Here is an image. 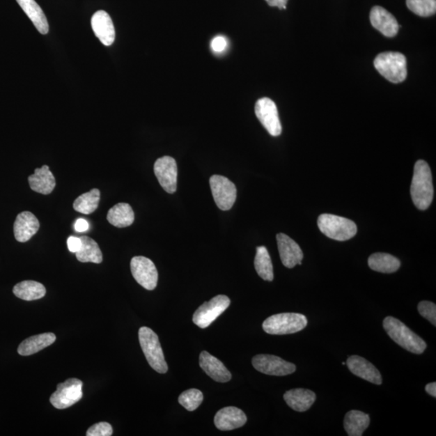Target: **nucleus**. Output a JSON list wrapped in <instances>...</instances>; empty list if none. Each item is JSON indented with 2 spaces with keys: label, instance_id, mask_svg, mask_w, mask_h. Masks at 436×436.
I'll return each mask as SVG.
<instances>
[{
  "label": "nucleus",
  "instance_id": "1a4fd4ad",
  "mask_svg": "<svg viewBox=\"0 0 436 436\" xmlns=\"http://www.w3.org/2000/svg\"><path fill=\"white\" fill-rule=\"evenodd\" d=\"M212 196L221 210H230L237 198V189L234 182L226 177L215 175L210 180Z\"/></svg>",
  "mask_w": 436,
  "mask_h": 436
},
{
  "label": "nucleus",
  "instance_id": "4be33fe9",
  "mask_svg": "<svg viewBox=\"0 0 436 436\" xmlns=\"http://www.w3.org/2000/svg\"><path fill=\"white\" fill-rule=\"evenodd\" d=\"M28 180L31 189L43 195L52 194L56 186L54 176L47 165L35 170Z\"/></svg>",
  "mask_w": 436,
  "mask_h": 436
},
{
  "label": "nucleus",
  "instance_id": "aec40b11",
  "mask_svg": "<svg viewBox=\"0 0 436 436\" xmlns=\"http://www.w3.org/2000/svg\"><path fill=\"white\" fill-rule=\"evenodd\" d=\"M200 366L203 371L215 382L226 383L230 382L232 378L231 373L225 365L208 352L201 353Z\"/></svg>",
  "mask_w": 436,
  "mask_h": 436
},
{
  "label": "nucleus",
  "instance_id": "0eeeda50",
  "mask_svg": "<svg viewBox=\"0 0 436 436\" xmlns=\"http://www.w3.org/2000/svg\"><path fill=\"white\" fill-rule=\"evenodd\" d=\"M83 382L77 378H70L58 384L57 390L50 397L55 408L63 410L72 407L83 398Z\"/></svg>",
  "mask_w": 436,
  "mask_h": 436
},
{
  "label": "nucleus",
  "instance_id": "2f4dec72",
  "mask_svg": "<svg viewBox=\"0 0 436 436\" xmlns=\"http://www.w3.org/2000/svg\"><path fill=\"white\" fill-rule=\"evenodd\" d=\"M407 6L422 17L433 16L436 13V0H407Z\"/></svg>",
  "mask_w": 436,
  "mask_h": 436
},
{
  "label": "nucleus",
  "instance_id": "a19ab883",
  "mask_svg": "<svg viewBox=\"0 0 436 436\" xmlns=\"http://www.w3.org/2000/svg\"><path fill=\"white\" fill-rule=\"evenodd\" d=\"M343 365H346V362H343Z\"/></svg>",
  "mask_w": 436,
  "mask_h": 436
},
{
  "label": "nucleus",
  "instance_id": "ddd939ff",
  "mask_svg": "<svg viewBox=\"0 0 436 436\" xmlns=\"http://www.w3.org/2000/svg\"><path fill=\"white\" fill-rule=\"evenodd\" d=\"M154 171L162 187L170 194H175L178 176L176 160L170 156L162 157L156 160Z\"/></svg>",
  "mask_w": 436,
  "mask_h": 436
},
{
  "label": "nucleus",
  "instance_id": "20e7f679",
  "mask_svg": "<svg viewBox=\"0 0 436 436\" xmlns=\"http://www.w3.org/2000/svg\"><path fill=\"white\" fill-rule=\"evenodd\" d=\"M318 226L323 235L337 241L351 240L357 234L356 223L348 218L333 215L319 216Z\"/></svg>",
  "mask_w": 436,
  "mask_h": 436
},
{
  "label": "nucleus",
  "instance_id": "39448f33",
  "mask_svg": "<svg viewBox=\"0 0 436 436\" xmlns=\"http://www.w3.org/2000/svg\"><path fill=\"white\" fill-rule=\"evenodd\" d=\"M307 323V318L303 314L283 313L267 318L263 323V329L267 334L283 336L302 331Z\"/></svg>",
  "mask_w": 436,
  "mask_h": 436
},
{
  "label": "nucleus",
  "instance_id": "a211bd4d",
  "mask_svg": "<svg viewBox=\"0 0 436 436\" xmlns=\"http://www.w3.org/2000/svg\"><path fill=\"white\" fill-rule=\"evenodd\" d=\"M40 228V222L31 212H20L14 223V235L20 242H26L36 235Z\"/></svg>",
  "mask_w": 436,
  "mask_h": 436
},
{
  "label": "nucleus",
  "instance_id": "58836bf2",
  "mask_svg": "<svg viewBox=\"0 0 436 436\" xmlns=\"http://www.w3.org/2000/svg\"><path fill=\"white\" fill-rule=\"evenodd\" d=\"M271 7H277L280 9H286L288 0H265Z\"/></svg>",
  "mask_w": 436,
  "mask_h": 436
},
{
  "label": "nucleus",
  "instance_id": "f03ea898",
  "mask_svg": "<svg viewBox=\"0 0 436 436\" xmlns=\"http://www.w3.org/2000/svg\"><path fill=\"white\" fill-rule=\"evenodd\" d=\"M383 327L395 343L410 352L420 355L427 348V343L423 339L397 318L390 316L385 318Z\"/></svg>",
  "mask_w": 436,
  "mask_h": 436
},
{
  "label": "nucleus",
  "instance_id": "c85d7f7f",
  "mask_svg": "<svg viewBox=\"0 0 436 436\" xmlns=\"http://www.w3.org/2000/svg\"><path fill=\"white\" fill-rule=\"evenodd\" d=\"M80 238L82 240V246L79 251L75 253L77 260L81 263H102L103 255L98 242L88 236H82Z\"/></svg>",
  "mask_w": 436,
  "mask_h": 436
},
{
  "label": "nucleus",
  "instance_id": "2eb2a0df",
  "mask_svg": "<svg viewBox=\"0 0 436 436\" xmlns=\"http://www.w3.org/2000/svg\"><path fill=\"white\" fill-rule=\"evenodd\" d=\"M370 22L373 28L381 32L384 36L394 38L399 30V24L393 15L380 6H375L370 13Z\"/></svg>",
  "mask_w": 436,
  "mask_h": 436
},
{
  "label": "nucleus",
  "instance_id": "7c9ffc66",
  "mask_svg": "<svg viewBox=\"0 0 436 436\" xmlns=\"http://www.w3.org/2000/svg\"><path fill=\"white\" fill-rule=\"evenodd\" d=\"M100 192L99 189H91L78 197L74 202L73 208L75 211L84 215L93 214L99 206Z\"/></svg>",
  "mask_w": 436,
  "mask_h": 436
},
{
  "label": "nucleus",
  "instance_id": "bb28decb",
  "mask_svg": "<svg viewBox=\"0 0 436 436\" xmlns=\"http://www.w3.org/2000/svg\"><path fill=\"white\" fill-rule=\"evenodd\" d=\"M13 293L17 297L30 302L44 297L47 290L42 283L33 281H24L14 286Z\"/></svg>",
  "mask_w": 436,
  "mask_h": 436
},
{
  "label": "nucleus",
  "instance_id": "f8f14e48",
  "mask_svg": "<svg viewBox=\"0 0 436 436\" xmlns=\"http://www.w3.org/2000/svg\"><path fill=\"white\" fill-rule=\"evenodd\" d=\"M256 115L268 133L273 137L280 136L282 126L279 118L275 103L270 98H262L257 101L255 107Z\"/></svg>",
  "mask_w": 436,
  "mask_h": 436
},
{
  "label": "nucleus",
  "instance_id": "393cba45",
  "mask_svg": "<svg viewBox=\"0 0 436 436\" xmlns=\"http://www.w3.org/2000/svg\"><path fill=\"white\" fill-rule=\"evenodd\" d=\"M107 219L110 224L116 227H128L134 221V212L129 204L119 203L111 208Z\"/></svg>",
  "mask_w": 436,
  "mask_h": 436
},
{
  "label": "nucleus",
  "instance_id": "4468645a",
  "mask_svg": "<svg viewBox=\"0 0 436 436\" xmlns=\"http://www.w3.org/2000/svg\"><path fill=\"white\" fill-rule=\"evenodd\" d=\"M277 240L283 265L288 268L301 265L304 255L297 243L283 233L277 235Z\"/></svg>",
  "mask_w": 436,
  "mask_h": 436
},
{
  "label": "nucleus",
  "instance_id": "f3484780",
  "mask_svg": "<svg viewBox=\"0 0 436 436\" xmlns=\"http://www.w3.org/2000/svg\"><path fill=\"white\" fill-rule=\"evenodd\" d=\"M346 365L350 371L365 381L378 385L382 384L381 373L367 359L359 356H352L348 359Z\"/></svg>",
  "mask_w": 436,
  "mask_h": 436
},
{
  "label": "nucleus",
  "instance_id": "5701e85b",
  "mask_svg": "<svg viewBox=\"0 0 436 436\" xmlns=\"http://www.w3.org/2000/svg\"><path fill=\"white\" fill-rule=\"evenodd\" d=\"M55 341L56 336L54 333H44L29 337L20 344L18 353L23 357L31 356L52 345Z\"/></svg>",
  "mask_w": 436,
  "mask_h": 436
},
{
  "label": "nucleus",
  "instance_id": "cd10ccee",
  "mask_svg": "<svg viewBox=\"0 0 436 436\" xmlns=\"http://www.w3.org/2000/svg\"><path fill=\"white\" fill-rule=\"evenodd\" d=\"M368 263L372 270L382 273H394L400 267L398 258L387 253H375L368 258Z\"/></svg>",
  "mask_w": 436,
  "mask_h": 436
},
{
  "label": "nucleus",
  "instance_id": "6e6552de",
  "mask_svg": "<svg viewBox=\"0 0 436 436\" xmlns=\"http://www.w3.org/2000/svg\"><path fill=\"white\" fill-rule=\"evenodd\" d=\"M230 305L229 297L225 295L216 296L196 309L192 321L197 327L205 329L210 327L222 313H224Z\"/></svg>",
  "mask_w": 436,
  "mask_h": 436
},
{
  "label": "nucleus",
  "instance_id": "c756f323",
  "mask_svg": "<svg viewBox=\"0 0 436 436\" xmlns=\"http://www.w3.org/2000/svg\"><path fill=\"white\" fill-rule=\"evenodd\" d=\"M255 267L258 275L263 280L272 281L274 278L273 266L270 253L265 247L261 246L256 248L255 258Z\"/></svg>",
  "mask_w": 436,
  "mask_h": 436
},
{
  "label": "nucleus",
  "instance_id": "ea45409f",
  "mask_svg": "<svg viewBox=\"0 0 436 436\" xmlns=\"http://www.w3.org/2000/svg\"><path fill=\"white\" fill-rule=\"evenodd\" d=\"M425 390H426V392L428 393L430 395V396L436 398V383L435 382L429 383L428 384L426 385Z\"/></svg>",
  "mask_w": 436,
  "mask_h": 436
},
{
  "label": "nucleus",
  "instance_id": "7ed1b4c3",
  "mask_svg": "<svg viewBox=\"0 0 436 436\" xmlns=\"http://www.w3.org/2000/svg\"><path fill=\"white\" fill-rule=\"evenodd\" d=\"M407 59L403 54L385 52L380 54L374 60V67L389 82H403L407 76Z\"/></svg>",
  "mask_w": 436,
  "mask_h": 436
},
{
  "label": "nucleus",
  "instance_id": "a878e982",
  "mask_svg": "<svg viewBox=\"0 0 436 436\" xmlns=\"http://www.w3.org/2000/svg\"><path fill=\"white\" fill-rule=\"evenodd\" d=\"M370 418L368 414L359 410H351L344 418V429L349 436H361L368 428Z\"/></svg>",
  "mask_w": 436,
  "mask_h": 436
},
{
  "label": "nucleus",
  "instance_id": "72a5a7b5",
  "mask_svg": "<svg viewBox=\"0 0 436 436\" xmlns=\"http://www.w3.org/2000/svg\"><path fill=\"white\" fill-rule=\"evenodd\" d=\"M418 311L421 316L428 319L434 327L436 326V306L435 303L427 301L421 302L418 306Z\"/></svg>",
  "mask_w": 436,
  "mask_h": 436
},
{
  "label": "nucleus",
  "instance_id": "6ab92c4d",
  "mask_svg": "<svg viewBox=\"0 0 436 436\" xmlns=\"http://www.w3.org/2000/svg\"><path fill=\"white\" fill-rule=\"evenodd\" d=\"M247 418L242 410L235 407L223 408L215 417V424L221 430H232L242 428L247 423Z\"/></svg>",
  "mask_w": 436,
  "mask_h": 436
},
{
  "label": "nucleus",
  "instance_id": "473e14b6",
  "mask_svg": "<svg viewBox=\"0 0 436 436\" xmlns=\"http://www.w3.org/2000/svg\"><path fill=\"white\" fill-rule=\"evenodd\" d=\"M204 396L199 389H191L182 393L179 397V403L189 412H194L200 407Z\"/></svg>",
  "mask_w": 436,
  "mask_h": 436
},
{
  "label": "nucleus",
  "instance_id": "423d86ee",
  "mask_svg": "<svg viewBox=\"0 0 436 436\" xmlns=\"http://www.w3.org/2000/svg\"><path fill=\"white\" fill-rule=\"evenodd\" d=\"M139 337L141 348L150 367L162 374L169 371L163 349L156 333L151 329L143 327L139 329Z\"/></svg>",
  "mask_w": 436,
  "mask_h": 436
},
{
  "label": "nucleus",
  "instance_id": "f704fd0d",
  "mask_svg": "<svg viewBox=\"0 0 436 436\" xmlns=\"http://www.w3.org/2000/svg\"><path fill=\"white\" fill-rule=\"evenodd\" d=\"M114 433L113 427L107 422H100L88 430V436H111Z\"/></svg>",
  "mask_w": 436,
  "mask_h": 436
},
{
  "label": "nucleus",
  "instance_id": "dca6fc26",
  "mask_svg": "<svg viewBox=\"0 0 436 436\" xmlns=\"http://www.w3.org/2000/svg\"><path fill=\"white\" fill-rule=\"evenodd\" d=\"M91 27L101 43L106 47L114 44L116 32L113 20L109 13L102 10L96 12L91 18Z\"/></svg>",
  "mask_w": 436,
  "mask_h": 436
},
{
  "label": "nucleus",
  "instance_id": "4c0bfd02",
  "mask_svg": "<svg viewBox=\"0 0 436 436\" xmlns=\"http://www.w3.org/2000/svg\"><path fill=\"white\" fill-rule=\"evenodd\" d=\"M75 229L77 232H86L89 230V223L84 218H79L75 223Z\"/></svg>",
  "mask_w": 436,
  "mask_h": 436
},
{
  "label": "nucleus",
  "instance_id": "e433bc0d",
  "mask_svg": "<svg viewBox=\"0 0 436 436\" xmlns=\"http://www.w3.org/2000/svg\"><path fill=\"white\" fill-rule=\"evenodd\" d=\"M82 246V240L80 238L70 236L68 240V247L70 252H78Z\"/></svg>",
  "mask_w": 436,
  "mask_h": 436
},
{
  "label": "nucleus",
  "instance_id": "b1692460",
  "mask_svg": "<svg viewBox=\"0 0 436 436\" xmlns=\"http://www.w3.org/2000/svg\"><path fill=\"white\" fill-rule=\"evenodd\" d=\"M28 17L31 20L34 26L40 33L43 35L49 33V24L42 9L35 0H17Z\"/></svg>",
  "mask_w": 436,
  "mask_h": 436
},
{
  "label": "nucleus",
  "instance_id": "412c9836",
  "mask_svg": "<svg viewBox=\"0 0 436 436\" xmlns=\"http://www.w3.org/2000/svg\"><path fill=\"white\" fill-rule=\"evenodd\" d=\"M283 399L293 410L297 412H304L316 402V394L309 389H294L283 394Z\"/></svg>",
  "mask_w": 436,
  "mask_h": 436
},
{
  "label": "nucleus",
  "instance_id": "9d476101",
  "mask_svg": "<svg viewBox=\"0 0 436 436\" xmlns=\"http://www.w3.org/2000/svg\"><path fill=\"white\" fill-rule=\"evenodd\" d=\"M132 275L135 281L147 290H154L158 283L159 274L155 263L144 256H135L131 260Z\"/></svg>",
  "mask_w": 436,
  "mask_h": 436
},
{
  "label": "nucleus",
  "instance_id": "f257e3e1",
  "mask_svg": "<svg viewBox=\"0 0 436 436\" xmlns=\"http://www.w3.org/2000/svg\"><path fill=\"white\" fill-rule=\"evenodd\" d=\"M410 195L419 210H427L432 205L434 196L433 175L427 162L418 160L415 164Z\"/></svg>",
  "mask_w": 436,
  "mask_h": 436
},
{
  "label": "nucleus",
  "instance_id": "c9c22d12",
  "mask_svg": "<svg viewBox=\"0 0 436 436\" xmlns=\"http://www.w3.org/2000/svg\"><path fill=\"white\" fill-rule=\"evenodd\" d=\"M227 47V40L224 37L218 36L212 39L211 48L215 53H222Z\"/></svg>",
  "mask_w": 436,
  "mask_h": 436
},
{
  "label": "nucleus",
  "instance_id": "9b49d317",
  "mask_svg": "<svg viewBox=\"0 0 436 436\" xmlns=\"http://www.w3.org/2000/svg\"><path fill=\"white\" fill-rule=\"evenodd\" d=\"M252 365L257 371L270 376H287L297 369L295 364L272 355H257L252 359Z\"/></svg>",
  "mask_w": 436,
  "mask_h": 436
}]
</instances>
